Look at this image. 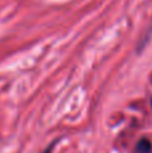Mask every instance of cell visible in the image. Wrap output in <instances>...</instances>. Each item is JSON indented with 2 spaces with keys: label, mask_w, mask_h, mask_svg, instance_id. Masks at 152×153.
Returning <instances> with one entry per match:
<instances>
[{
  "label": "cell",
  "mask_w": 152,
  "mask_h": 153,
  "mask_svg": "<svg viewBox=\"0 0 152 153\" xmlns=\"http://www.w3.org/2000/svg\"><path fill=\"white\" fill-rule=\"evenodd\" d=\"M151 105H152V100H151Z\"/></svg>",
  "instance_id": "cell-3"
},
{
  "label": "cell",
  "mask_w": 152,
  "mask_h": 153,
  "mask_svg": "<svg viewBox=\"0 0 152 153\" xmlns=\"http://www.w3.org/2000/svg\"><path fill=\"white\" fill-rule=\"evenodd\" d=\"M55 144H57V143H53V144H50V145H48V148L46 149V151L43 152V153H53V148H54V146H55Z\"/></svg>",
  "instance_id": "cell-2"
},
{
  "label": "cell",
  "mask_w": 152,
  "mask_h": 153,
  "mask_svg": "<svg viewBox=\"0 0 152 153\" xmlns=\"http://www.w3.org/2000/svg\"><path fill=\"white\" fill-rule=\"evenodd\" d=\"M135 151H136V153H151L152 144L147 140V138H142V140L137 143L136 149H135Z\"/></svg>",
  "instance_id": "cell-1"
}]
</instances>
